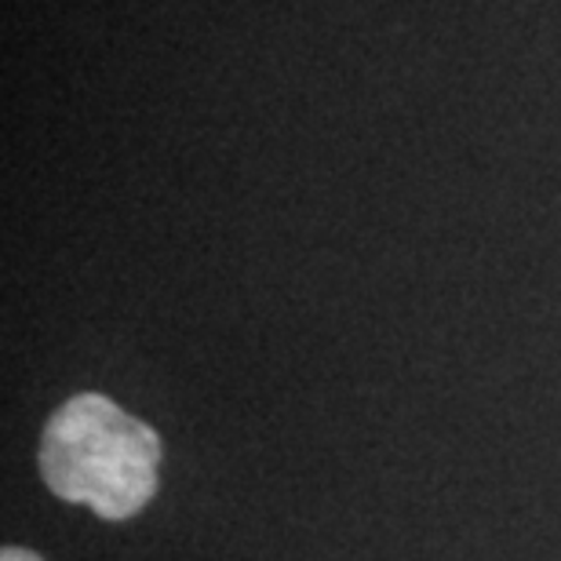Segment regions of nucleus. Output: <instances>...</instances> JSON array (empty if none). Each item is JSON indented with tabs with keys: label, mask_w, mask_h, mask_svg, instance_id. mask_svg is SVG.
I'll return each mask as SVG.
<instances>
[{
	"label": "nucleus",
	"mask_w": 561,
	"mask_h": 561,
	"mask_svg": "<svg viewBox=\"0 0 561 561\" xmlns=\"http://www.w3.org/2000/svg\"><path fill=\"white\" fill-rule=\"evenodd\" d=\"M157 467V431L103 394L70 398L44 426L41 470L48 489L110 522L131 518L153 500Z\"/></svg>",
	"instance_id": "nucleus-1"
},
{
	"label": "nucleus",
	"mask_w": 561,
	"mask_h": 561,
	"mask_svg": "<svg viewBox=\"0 0 561 561\" xmlns=\"http://www.w3.org/2000/svg\"><path fill=\"white\" fill-rule=\"evenodd\" d=\"M0 561H44L41 554L26 551V547H4V554H0Z\"/></svg>",
	"instance_id": "nucleus-2"
}]
</instances>
